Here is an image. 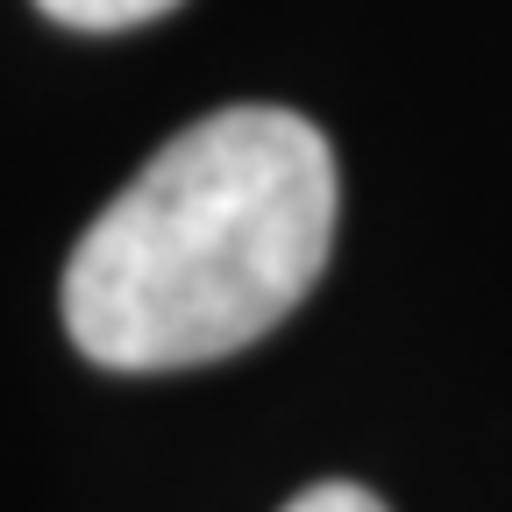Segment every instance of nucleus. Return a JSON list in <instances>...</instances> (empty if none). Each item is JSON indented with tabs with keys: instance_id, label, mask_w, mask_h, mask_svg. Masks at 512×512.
Segmentation results:
<instances>
[{
	"instance_id": "3",
	"label": "nucleus",
	"mask_w": 512,
	"mask_h": 512,
	"mask_svg": "<svg viewBox=\"0 0 512 512\" xmlns=\"http://www.w3.org/2000/svg\"><path fill=\"white\" fill-rule=\"evenodd\" d=\"M285 512H384L363 484H306Z\"/></svg>"
},
{
	"instance_id": "1",
	"label": "nucleus",
	"mask_w": 512,
	"mask_h": 512,
	"mask_svg": "<svg viewBox=\"0 0 512 512\" xmlns=\"http://www.w3.org/2000/svg\"><path fill=\"white\" fill-rule=\"evenodd\" d=\"M335 150L292 107H221L171 136L64 264V335L100 370H192L264 342L320 285Z\"/></svg>"
},
{
	"instance_id": "2",
	"label": "nucleus",
	"mask_w": 512,
	"mask_h": 512,
	"mask_svg": "<svg viewBox=\"0 0 512 512\" xmlns=\"http://www.w3.org/2000/svg\"><path fill=\"white\" fill-rule=\"evenodd\" d=\"M36 8L64 29H86V36H114V29H136V22H157L171 15L178 0H36Z\"/></svg>"
}]
</instances>
